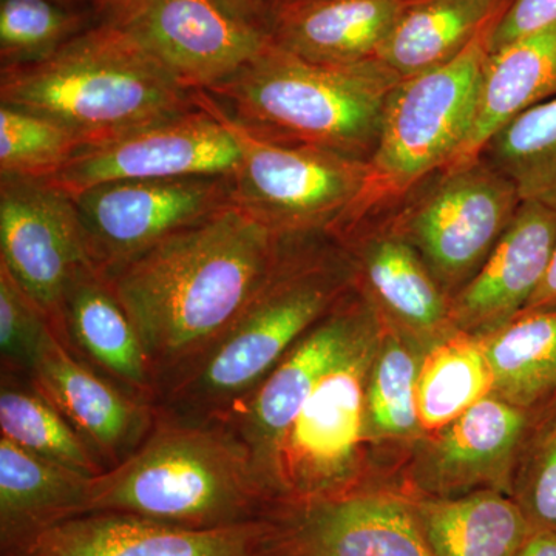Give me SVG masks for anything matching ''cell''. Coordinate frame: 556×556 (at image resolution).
I'll list each match as a JSON object with an SVG mask.
<instances>
[{"label":"cell","instance_id":"6","mask_svg":"<svg viewBox=\"0 0 556 556\" xmlns=\"http://www.w3.org/2000/svg\"><path fill=\"white\" fill-rule=\"evenodd\" d=\"M501 16L455 60L401 79L391 90L378 144L368 160L367 181L339 232H353L364 219L397 203L455 159L473 124L490 35Z\"/></svg>","mask_w":556,"mask_h":556},{"label":"cell","instance_id":"29","mask_svg":"<svg viewBox=\"0 0 556 556\" xmlns=\"http://www.w3.org/2000/svg\"><path fill=\"white\" fill-rule=\"evenodd\" d=\"M493 390L484 348L470 334L439 343L422 362L417 378L420 426L442 430Z\"/></svg>","mask_w":556,"mask_h":556},{"label":"cell","instance_id":"7","mask_svg":"<svg viewBox=\"0 0 556 556\" xmlns=\"http://www.w3.org/2000/svg\"><path fill=\"white\" fill-rule=\"evenodd\" d=\"M240 150L232 175V201L281 240L336 232L354 207L368 177V161L309 146L280 144L249 130L214 98L195 91Z\"/></svg>","mask_w":556,"mask_h":556},{"label":"cell","instance_id":"32","mask_svg":"<svg viewBox=\"0 0 556 556\" xmlns=\"http://www.w3.org/2000/svg\"><path fill=\"white\" fill-rule=\"evenodd\" d=\"M87 28L89 16L60 0H0L2 67L42 60Z\"/></svg>","mask_w":556,"mask_h":556},{"label":"cell","instance_id":"35","mask_svg":"<svg viewBox=\"0 0 556 556\" xmlns=\"http://www.w3.org/2000/svg\"><path fill=\"white\" fill-rule=\"evenodd\" d=\"M518 503L533 526L556 530V404L533 438Z\"/></svg>","mask_w":556,"mask_h":556},{"label":"cell","instance_id":"22","mask_svg":"<svg viewBox=\"0 0 556 556\" xmlns=\"http://www.w3.org/2000/svg\"><path fill=\"white\" fill-rule=\"evenodd\" d=\"M527 412L486 396L442 428L428 456V486L448 493L495 481L525 438Z\"/></svg>","mask_w":556,"mask_h":556},{"label":"cell","instance_id":"19","mask_svg":"<svg viewBox=\"0 0 556 556\" xmlns=\"http://www.w3.org/2000/svg\"><path fill=\"white\" fill-rule=\"evenodd\" d=\"M407 0H313L270 16L274 46L318 65L376 60Z\"/></svg>","mask_w":556,"mask_h":556},{"label":"cell","instance_id":"39","mask_svg":"<svg viewBox=\"0 0 556 556\" xmlns=\"http://www.w3.org/2000/svg\"><path fill=\"white\" fill-rule=\"evenodd\" d=\"M556 309V244L546 276L525 311Z\"/></svg>","mask_w":556,"mask_h":556},{"label":"cell","instance_id":"2","mask_svg":"<svg viewBox=\"0 0 556 556\" xmlns=\"http://www.w3.org/2000/svg\"><path fill=\"white\" fill-rule=\"evenodd\" d=\"M270 497L228 426L163 415L129 456L90 479L84 514L215 529L266 518Z\"/></svg>","mask_w":556,"mask_h":556},{"label":"cell","instance_id":"37","mask_svg":"<svg viewBox=\"0 0 556 556\" xmlns=\"http://www.w3.org/2000/svg\"><path fill=\"white\" fill-rule=\"evenodd\" d=\"M217 2L237 20L268 33L270 21L268 0H217Z\"/></svg>","mask_w":556,"mask_h":556},{"label":"cell","instance_id":"11","mask_svg":"<svg viewBox=\"0 0 556 556\" xmlns=\"http://www.w3.org/2000/svg\"><path fill=\"white\" fill-rule=\"evenodd\" d=\"M195 104L181 115L86 146L46 181L76 195L116 181L232 177L240 164L236 139L211 110Z\"/></svg>","mask_w":556,"mask_h":556},{"label":"cell","instance_id":"26","mask_svg":"<svg viewBox=\"0 0 556 556\" xmlns=\"http://www.w3.org/2000/svg\"><path fill=\"white\" fill-rule=\"evenodd\" d=\"M413 510L437 556H515L535 529L518 501L490 490L431 497Z\"/></svg>","mask_w":556,"mask_h":556},{"label":"cell","instance_id":"18","mask_svg":"<svg viewBox=\"0 0 556 556\" xmlns=\"http://www.w3.org/2000/svg\"><path fill=\"white\" fill-rule=\"evenodd\" d=\"M555 244V208L522 201L481 268L450 302L452 324L464 334H490L525 313Z\"/></svg>","mask_w":556,"mask_h":556},{"label":"cell","instance_id":"8","mask_svg":"<svg viewBox=\"0 0 556 556\" xmlns=\"http://www.w3.org/2000/svg\"><path fill=\"white\" fill-rule=\"evenodd\" d=\"M376 345L378 318L318 379L281 444L274 495L299 504L345 493L367 422Z\"/></svg>","mask_w":556,"mask_h":556},{"label":"cell","instance_id":"4","mask_svg":"<svg viewBox=\"0 0 556 556\" xmlns=\"http://www.w3.org/2000/svg\"><path fill=\"white\" fill-rule=\"evenodd\" d=\"M285 241L269 276L206 353L161 388L164 415L215 420L243 402L343 299L345 270L331 255Z\"/></svg>","mask_w":556,"mask_h":556},{"label":"cell","instance_id":"25","mask_svg":"<svg viewBox=\"0 0 556 556\" xmlns=\"http://www.w3.org/2000/svg\"><path fill=\"white\" fill-rule=\"evenodd\" d=\"M358 277L376 308L412 331H438L450 318L444 288L412 244L393 229L358 241Z\"/></svg>","mask_w":556,"mask_h":556},{"label":"cell","instance_id":"40","mask_svg":"<svg viewBox=\"0 0 556 556\" xmlns=\"http://www.w3.org/2000/svg\"><path fill=\"white\" fill-rule=\"evenodd\" d=\"M515 556H556V530L535 527Z\"/></svg>","mask_w":556,"mask_h":556},{"label":"cell","instance_id":"3","mask_svg":"<svg viewBox=\"0 0 556 556\" xmlns=\"http://www.w3.org/2000/svg\"><path fill=\"white\" fill-rule=\"evenodd\" d=\"M0 104L56 119L87 146L195 109L126 27L100 22L42 60L5 65Z\"/></svg>","mask_w":556,"mask_h":556},{"label":"cell","instance_id":"31","mask_svg":"<svg viewBox=\"0 0 556 556\" xmlns=\"http://www.w3.org/2000/svg\"><path fill=\"white\" fill-rule=\"evenodd\" d=\"M86 146L56 119L0 104V177L49 179Z\"/></svg>","mask_w":556,"mask_h":556},{"label":"cell","instance_id":"41","mask_svg":"<svg viewBox=\"0 0 556 556\" xmlns=\"http://www.w3.org/2000/svg\"><path fill=\"white\" fill-rule=\"evenodd\" d=\"M270 16L278 10L288 9V7L299 5V3L313 2V0H268Z\"/></svg>","mask_w":556,"mask_h":556},{"label":"cell","instance_id":"23","mask_svg":"<svg viewBox=\"0 0 556 556\" xmlns=\"http://www.w3.org/2000/svg\"><path fill=\"white\" fill-rule=\"evenodd\" d=\"M89 477L25 452L0 437V538L3 556L47 527L84 514Z\"/></svg>","mask_w":556,"mask_h":556},{"label":"cell","instance_id":"13","mask_svg":"<svg viewBox=\"0 0 556 556\" xmlns=\"http://www.w3.org/2000/svg\"><path fill=\"white\" fill-rule=\"evenodd\" d=\"M378 318L375 308L340 300L292 346L273 372L219 422L248 450L260 481L274 495L278 453L318 379Z\"/></svg>","mask_w":556,"mask_h":556},{"label":"cell","instance_id":"38","mask_svg":"<svg viewBox=\"0 0 556 556\" xmlns=\"http://www.w3.org/2000/svg\"><path fill=\"white\" fill-rule=\"evenodd\" d=\"M102 22L126 27L149 5L150 0H91Z\"/></svg>","mask_w":556,"mask_h":556},{"label":"cell","instance_id":"36","mask_svg":"<svg viewBox=\"0 0 556 556\" xmlns=\"http://www.w3.org/2000/svg\"><path fill=\"white\" fill-rule=\"evenodd\" d=\"M556 25V0H510L490 35V51Z\"/></svg>","mask_w":556,"mask_h":556},{"label":"cell","instance_id":"9","mask_svg":"<svg viewBox=\"0 0 556 556\" xmlns=\"http://www.w3.org/2000/svg\"><path fill=\"white\" fill-rule=\"evenodd\" d=\"M521 203L510 179L481 156L442 170L390 228L419 252L442 288H452L481 268Z\"/></svg>","mask_w":556,"mask_h":556},{"label":"cell","instance_id":"28","mask_svg":"<svg viewBox=\"0 0 556 556\" xmlns=\"http://www.w3.org/2000/svg\"><path fill=\"white\" fill-rule=\"evenodd\" d=\"M0 437L17 447L84 477H98L105 467L60 409L35 387L17 386L10 376L0 390Z\"/></svg>","mask_w":556,"mask_h":556},{"label":"cell","instance_id":"34","mask_svg":"<svg viewBox=\"0 0 556 556\" xmlns=\"http://www.w3.org/2000/svg\"><path fill=\"white\" fill-rule=\"evenodd\" d=\"M54 325L50 317L0 266V353L7 371L27 372Z\"/></svg>","mask_w":556,"mask_h":556},{"label":"cell","instance_id":"27","mask_svg":"<svg viewBox=\"0 0 556 556\" xmlns=\"http://www.w3.org/2000/svg\"><path fill=\"white\" fill-rule=\"evenodd\" d=\"M481 343L500 397L529 412L556 404V309L525 311Z\"/></svg>","mask_w":556,"mask_h":556},{"label":"cell","instance_id":"14","mask_svg":"<svg viewBox=\"0 0 556 556\" xmlns=\"http://www.w3.org/2000/svg\"><path fill=\"white\" fill-rule=\"evenodd\" d=\"M269 518L189 529L118 511H89L40 530L7 556H273Z\"/></svg>","mask_w":556,"mask_h":556},{"label":"cell","instance_id":"10","mask_svg":"<svg viewBox=\"0 0 556 556\" xmlns=\"http://www.w3.org/2000/svg\"><path fill=\"white\" fill-rule=\"evenodd\" d=\"M70 197L91 260L109 273L232 203V177L116 181Z\"/></svg>","mask_w":556,"mask_h":556},{"label":"cell","instance_id":"16","mask_svg":"<svg viewBox=\"0 0 556 556\" xmlns=\"http://www.w3.org/2000/svg\"><path fill=\"white\" fill-rule=\"evenodd\" d=\"M276 521L273 556H437L413 506L378 495L291 504Z\"/></svg>","mask_w":556,"mask_h":556},{"label":"cell","instance_id":"21","mask_svg":"<svg viewBox=\"0 0 556 556\" xmlns=\"http://www.w3.org/2000/svg\"><path fill=\"white\" fill-rule=\"evenodd\" d=\"M554 97L556 25L490 51L479 86L473 124L463 148L444 170L481 159L497 131L527 110Z\"/></svg>","mask_w":556,"mask_h":556},{"label":"cell","instance_id":"20","mask_svg":"<svg viewBox=\"0 0 556 556\" xmlns=\"http://www.w3.org/2000/svg\"><path fill=\"white\" fill-rule=\"evenodd\" d=\"M56 329L102 375L134 396L150 401L159 394L137 328L100 269L91 268L76 278Z\"/></svg>","mask_w":556,"mask_h":556},{"label":"cell","instance_id":"24","mask_svg":"<svg viewBox=\"0 0 556 556\" xmlns=\"http://www.w3.org/2000/svg\"><path fill=\"white\" fill-rule=\"evenodd\" d=\"M510 0H407L376 60L399 79L455 60Z\"/></svg>","mask_w":556,"mask_h":556},{"label":"cell","instance_id":"30","mask_svg":"<svg viewBox=\"0 0 556 556\" xmlns=\"http://www.w3.org/2000/svg\"><path fill=\"white\" fill-rule=\"evenodd\" d=\"M482 159L510 179L521 201L556 211V97L497 131Z\"/></svg>","mask_w":556,"mask_h":556},{"label":"cell","instance_id":"5","mask_svg":"<svg viewBox=\"0 0 556 556\" xmlns=\"http://www.w3.org/2000/svg\"><path fill=\"white\" fill-rule=\"evenodd\" d=\"M396 75L378 60L318 65L268 42L257 58L204 93L249 130L368 161Z\"/></svg>","mask_w":556,"mask_h":556},{"label":"cell","instance_id":"33","mask_svg":"<svg viewBox=\"0 0 556 556\" xmlns=\"http://www.w3.org/2000/svg\"><path fill=\"white\" fill-rule=\"evenodd\" d=\"M380 345L369 369L367 420L375 433L409 437L420 426L416 399L420 365L396 336H388Z\"/></svg>","mask_w":556,"mask_h":556},{"label":"cell","instance_id":"12","mask_svg":"<svg viewBox=\"0 0 556 556\" xmlns=\"http://www.w3.org/2000/svg\"><path fill=\"white\" fill-rule=\"evenodd\" d=\"M0 257L56 328L76 278L97 268L75 201L46 179L0 177Z\"/></svg>","mask_w":556,"mask_h":556},{"label":"cell","instance_id":"17","mask_svg":"<svg viewBox=\"0 0 556 556\" xmlns=\"http://www.w3.org/2000/svg\"><path fill=\"white\" fill-rule=\"evenodd\" d=\"M30 380L89 444L105 470L129 456L152 427L148 401L83 364L56 327L40 348Z\"/></svg>","mask_w":556,"mask_h":556},{"label":"cell","instance_id":"1","mask_svg":"<svg viewBox=\"0 0 556 556\" xmlns=\"http://www.w3.org/2000/svg\"><path fill=\"white\" fill-rule=\"evenodd\" d=\"M285 241L232 201L102 273L137 328L159 393L247 308Z\"/></svg>","mask_w":556,"mask_h":556},{"label":"cell","instance_id":"15","mask_svg":"<svg viewBox=\"0 0 556 556\" xmlns=\"http://www.w3.org/2000/svg\"><path fill=\"white\" fill-rule=\"evenodd\" d=\"M179 86L207 91L268 46V33L241 22L217 0H150L126 25Z\"/></svg>","mask_w":556,"mask_h":556}]
</instances>
